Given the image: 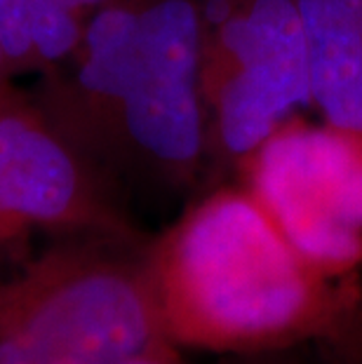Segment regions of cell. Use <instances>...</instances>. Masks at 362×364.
Returning <instances> with one entry per match:
<instances>
[{
    "label": "cell",
    "mask_w": 362,
    "mask_h": 364,
    "mask_svg": "<svg viewBox=\"0 0 362 364\" xmlns=\"http://www.w3.org/2000/svg\"><path fill=\"white\" fill-rule=\"evenodd\" d=\"M31 95L125 200L210 186L203 0H111Z\"/></svg>",
    "instance_id": "1"
},
{
    "label": "cell",
    "mask_w": 362,
    "mask_h": 364,
    "mask_svg": "<svg viewBox=\"0 0 362 364\" xmlns=\"http://www.w3.org/2000/svg\"><path fill=\"white\" fill-rule=\"evenodd\" d=\"M167 338L228 355L284 353L327 343L362 360L360 277L320 270L240 181L188 198L144 247Z\"/></svg>",
    "instance_id": "2"
},
{
    "label": "cell",
    "mask_w": 362,
    "mask_h": 364,
    "mask_svg": "<svg viewBox=\"0 0 362 364\" xmlns=\"http://www.w3.org/2000/svg\"><path fill=\"white\" fill-rule=\"evenodd\" d=\"M146 240L57 237L0 275V364H125L172 343Z\"/></svg>",
    "instance_id": "3"
},
{
    "label": "cell",
    "mask_w": 362,
    "mask_h": 364,
    "mask_svg": "<svg viewBox=\"0 0 362 364\" xmlns=\"http://www.w3.org/2000/svg\"><path fill=\"white\" fill-rule=\"evenodd\" d=\"M210 186L235 179L268 136L313 115L299 0H203Z\"/></svg>",
    "instance_id": "4"
},
{
    "label": "cell",
    "mask_w": 362,
    "mask_h": 364,
    "mask_svg": "<svg viewBox=\"0 0 362 364\" xmlns=\"http://www.w3.org/2000/svg\"><path fill=\"white\" fill-rule=\"evenodd\" d=\"M299 252L334 277L362 273V129L299 115L235 174Z\"/></svg>",
    "instance_id": "5"
},
{
    "label": "cell",
    "mask_w": 362,
    "mask_h": 364,
    "mask_svg": "<svg viewBox=\"0 0 362 364\" xmlns=\"http://www.w3.org/2000/svg\"><path fill=\"white\" fill-rule=\"evenodd\" d=\"M33 235H146L127 200L64 141L31 90L0 80V252Z\"/></svg>",
    "instance_id": "6"
},
{
    "label": "cell",
    "mask_w": 362,
    "mask_h": 364,
    "mask_svg": "<svg viewBox=\"0 0 362 364\" xmlns=\"http://www.w3.org/2000/svg\"><path fill=\"white\" fill-rule=\"evenodd\" d=\"M313 115L362 129V0H299Z\"/></svg>",
    "instance_id": "7"
},
{
    "label": "cell",
    "mask_w": 362,
    "mask_h": 364,
    "mask_svg": "<svg viewBox=\"0 0 362 364\" xmlns=\"http://www.w3.org/2000/svg\"><path fill=\"white\" fill-rule=\"evenodd\" d=\"M111 0H0V50L12 78L57 66Z\"/></svg>",
    "instance_id": "8"
},
{
    "label": "cell",
    "mask_w": 362,
    "mask_h": 364,
    "mask_svg": "<svg viewBox=\"0 0 362 364\" xmlns=\"http://www.w3.org/2000/svg\"><path fill=\"white\" fill-rule=\"evenodd\" d=\"M125 364H186V362L181 358V348H176L174 343H165L156 348V350L144 353Z\"/></svg>",
    "instance_id": "9"
},
{
    "label": "cell",
    "mask_w": 362,
    "mask_h": 364,
    "mask_svg": "<svg viewBox=\"0 0 362 364\" xmlns=\"http://www.w3.org/2000/svg\"><path fill=\"white\" fill-rule=\"evenodd\" d=\"M233 364H299L292 358H284V353H261V355H235Z\"/></svg>",
    "instance_id": "10"
},
{
    "label": "cell",
    "mask_w": 362,
    "mask_h": 364,
    "mask_svg": "<svg viewBox=\"0 0 362 364\" xmlns=\"http://www.w3.org/2000/svg\"><path fill=\"white\" fill-rule=\"evenodd\" d=\"M12 78L10 73H7V66H5V57H3V50H0V80H7Z\"/></svg>",
    "instance_id": "11"
},
{
    "label": "cell",
    "mask_w": 362,
    "mask_h": 364,
    "mask_svg": "<svg viewBox=\"0 0 362 364\" xmlns=\"http://www.w3.org/2000/svg\"><path fill=\"white\" fill-rule=\"evenodd\" d=\"M360 364H362V362H360Z\"/></svg>",
    "instance_id": "12"
}]
</instances>
